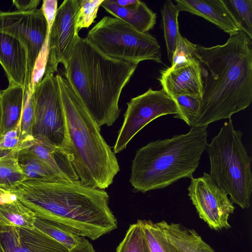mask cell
<instances>
[{
    "mask_svg": "<svg viewBox=\"0 0 252 252\" xmlns=\"http://www.w3.org/2000/svg\"><path fill=\"white\" fill-rule=\"evenodd\" d=\"M0 252H5V251L3 249L0 243Z\"/></svg>",
    "mask_w": 252,
    "mask_h": 252,
    "instance_id": "40",
    "label": "cell"
},
{
    "mask_svg": "<svg viewBox=\"0 0 252 252\" xmlns=\"http://www.w3.org/2000/svg\"><path fill=\"white\" fill-rule=\"evenodd\" d=\"M157 223L167 240L180 252H215L193 229L164 220Z\"/></svg>",
    "mask_w": 252,
    "mask_h": 252,
    "instance_id": "19",
    "label": "cell"
},
{
    "mask_svg": "<svg viewBox=\"0 0 252 252\" xmlns=\"http://www.w3.org/2000/svg\"><path fill=\"white\" fill-rule=\"evenodd\" d=\"M222 0L240 30L252 39V0Z\"/></svg>",
    "mask_w": 252,
    "mask_h": 252,
    "instance_id": "27",
    "label": "cell"
},
{
    "mask_svg": "<svg viewBox=\"0 0 252 252\" xmlns=\"http://www.w3.org/2000/svg\"><path fill=\"white\" fill-rule=\"evenodd\" d=\"M150 252H180L166 239L157 223L138 220Z\"/></svg>",
    "mask_w": 252,
    "mask_h": 252,
    "instance_id": "26",
    "label": "cell"
},
{
    "mask_svg": "<svg viewBox=\"0 0 252 252\" xmlns=\"http://www.w3.org/2000/svg\"><path fill=\"white\" fill-rule=\"evenodd\" d=\"M26 148L47 164L56 173L69 181L79 180L71 157L64 149L41 139L33 138L23 143Z\"/></svg>",
    "mask_w": 252,
    "mask_h": 252,
    "instance_id": "17",
    "label": "cell"
},
{
    "mask_svg": "<svg viewBox=\"0 0 252 252\" xmlns=\"http://www.w3.org/2000/svg\"><path fill=\"white\" fill-rule=\"evenodd\" d=\"M0 243L5 252H69L35 227L0 226Z\"/></svg>",
    "mask_w": 252,
    "mask_h": 252,
    "instance_id": "13",
    "label": "cell"
},
{
    "mask_svg": "<svg viewBox=\"0 0 252 252\" xmlns=\"http://www.w3.org/2000/svg\"><path fill=\"white\" fill-rule=\"evenodd\" d=\"M86 37L110 58L137 65L147 60L162 63L160 46L156 38L119 18L104 16Z\"/></svg>",
    "mask_w": 252,
    "mask_h": 252,
    "instance_id": "7",
    "label": "cell"
},
{
    "mask_svg": "<svg viewBox=\"0 0 252 252\" xmlns=\"http://www.w3.org/2000/svg\"><path fill=\"white\" fill-rule=\"evenodd\" d=\"M103 1L81 0L75 19V26L78 32L82 29L89 28L94 22Z\"/></svg>",
    "mask_w": 252,
    "mask_h": 252,
    "instance_id": "31",
    "label": "cell"
},
{
    "mask_svg": "<svg viewBox=\"0 0 252 252\" xmlns=\"http://www.w3.org/2000/svg\"><path fill=\"white\" fill-rule=\"evenodd\" d=\"M0 64L9 85L25 89L28 71L27 52L24 46L15 38L0 33Z\"/></svg>",
    "mask_w": 252,
    "mask_h": 252,
    "instance_id": "15",
    "label": "cell"
},
{
    "mask_svg": "<svg viewBox=\"0 0 252 252\" xmlns=\"http://www.w3.org/2000/svg\"><path fill=\"white\" fill-rule=\"evenodd\" d=\"M207 127L152 141L139 149L129 182L136 192L162 189L182 178H192L207 146Z\"/></svg>",
    "mask_w": 252,
    "mask_h": 252,
    "instance_id": "5",
    "label": "cell"
},
{
    "mask_svg": "<svg viewBox=\"0 0 252 252\" xmlns=\"http://www.w3.org/2000/svg\"><path fill=\"white\" fill-rule=\"evenodd\" d=\"M162 89L171 97L189 95L202 96L201 68L196 60L177 68H168L161 72L158 78Z\"/></svg>",
    "mask_w": 252,
    "mask_h": 252,
    "instance_id": "14",
    "label": "cell"
},
{
    "mask_svg": "<svg viewBox=\"0 0 252 252\" xmlns=\"http://www.w3.org/2000/svg\"><path fill=\"white\" fill-rule=\"evenodd\" d=\"M201 68L202 96L192 127H207L231 118L252 102V39L242 31L231 34L222 45L196 44Z\"/></svg>",
    "mask_w": 252,
    "mask_h": 252,
    "instance_id": "1",
    "label": "cell"
},
{
    "mask_svg": "<svg viewBox=\"0 0 252 252\" xmlns=\"http://www.w3.org/2000/svg\"><path fill=\"white\" fill-rule=\"evenodd\" d=\"M195 46L196 44L183 37L180 33L173 56L171 66L170 67L177 68L196 60L195 53Z\"/></svg>",
    "mask_w": 252,
    "mask_h": 252,
    "instance_id": "32",
    "label": "cell"
},
{
    "mask_svg": "<svg viewBox=\"0 0 252 252\" xmlns=\"http://www.w3.org/2000/svg\"><path fill=\"white\" fill-rule=\"evenodd\" d=\"M57 5V0H44L40 8L47 21L49 32L55 18Z\"/></svg>",
    "mask_w": 252,
    "mask_h": 252,
    "instance_id": "34",
    "label": "cell"
},
{
    "mask_svg": "<svg viewBox=\"0 0 252 252\" xmlns=\"http://www.w3.org/2000/svg\"><path fill=\"white\" fill-rule=\"evenodd\" d=\"M69 252H95V251L92 244L84 237L79 244L69 250Z\"/></svg>",
    "mask_w": 252,
    "mask_h": 252,
    "instance_id": "36",
    "label": "cell"
},
{
    "mask_svg": "<svg viewBox=\"0 0 252 252\" xmlns=\"http://www.w3.org/2000/svg\"><path fill=\"white\" fill-rule=\"evenodd\" d=\"M9 192L36 218L60 223L92 240L117 228L107 192L86 186L79 180L26 179Z\"/></svg>",
    "mask_w": 252,
    "mask_h": 252,
    "instance_id": "2",
    "label": "cell"
},
{
    "mask_svg": "<svg viewBox=\"0 0 252 252\" xmlns=\"http://www.w3.org/2000/svg\"><path fill=\"white\" fill-rule=\"evenodd\" d=\"M175 2L179 12L202 17L229 35L240 31L222 0H176Z\"/></svg>",
    "mask_w": 252,
    "mask_h": 252,
    "instance_id": "16",
    "label": "cell"
},
{
    "mask_svg": "<svg viewBox=\"0 0 252 252\" xmlns=\"http://www.w3.org/2000/svg\"><path fill=\"white\" fill-rule=\"evenodd\" d=\"M34 110L32 93L25 92L24 104L19 123L20 139L22 144L33 139Z\"/></svg>",
    "mask_w": 252,
    "mask_h": 252,
    "instance_id": "30",
    "label": "cell"
},
{
    "mask_svg": "<svg viewBox=\"0 0 252 252\" xmlns=\"http://www.w3.org/2000/svg\"><path fill=\"white\" fill-rule=\"evenodd\" d=\"M34 213L13 195L0 200V222L2 226H14L32 229Z\"/></svg>",
    "mask_w": 252,
    "mask_h": 252,
    "instance_id": "21",
    "label": "cell"
},
{
    "mask_svg": "<svg viewBox=\"0 0 252 252\" xmlns=\"http://www.w3.org/2000/svg\"><path fill=\"white\" fill-rule=\"evenodd\" d=\"M0 33L15 38L24 46L28 64L25 91L32 92L34 69L49 33L41 9L26 12L0 10Z\"/></svg>",
    "mask_w": 252,
    "mask_h": 252,
    "instance_id": "9",
    "label": "cell"
},
{
    "mask_svg": "<svg viewBox=\"0 0 252 252\" xmlns=\"http://www.w3.org/2000/svg\"><path fill=\"white\" fill-rule=\"evenodd\" d=\"M2 226V225H1V223H0V226Z\"/></svg>",
    "mask_w": 252,
    "mask_h": 252,
    "instance_id": "41",
    "label": "cell"
},
{
    "mask_svg": "<svg viewBox=\"0 0 252 252\" xmlns=\"http://www.w3.org/2000/svg\"><path fill=\"white\" fill-rule=\"evenodd\" d=\"M179 114L176 101L162 89L157 91L149 88L144 93L132 98L127 103L113 152L117 154L124 150L132 138L151 121L164 115Z\"/></svg>",
    "mask_w": 252,
    "mask_h": 252,
    "instance_id": "10",
    "label": "cell"
},
{
    "mask_svg": "<svg viewBox=\"0 0 252 252\" xmlns=\"http://www.w3.org/2000/svg\"><path fill=\"white\" fill-rule=\"evenodd\" d=\"M243 133L235 130L231 118L224 123L218 134L207 144L210 175L229 195L231 201L249 208L252 191V158L242 141Z\"/></svg>",
    "mask_w": 252,
    "mask_h": 252,
    "instance_id": "6",
    "label": "cell"
},
{
    "mask_svg": "<svg viewBox=\"0 0 252 252\" xmlns=\"http://www.w3.org/2000/svg\"><path fill=\"white\" fill-rule=\"evenodd\" d=\"M139 0H112L113 2L117 5L126 7L135 4Z\"/></svg>",
    "mask_w": 252,
    "mask_h": 252,
    "instance_id": "37",
    "label": "cell"
},
{
    "mask_svg": "<svg viewBox=\"0 0 252 252\" xmlns=\"http://www.w3.org/2000/svg\"><path fill=\"white\" fill-rule=\"evenodd\" d=\"M188 195L199 217L216 230L228 229L230 214L235 207L226 192L214 181L209 174L190 179Z\"/></svg>",
    "mask_w": 252,
    "mask_h": 252,
    "instance_id": "11",
    "label": "cell"
},
{
    "mask_svg": "<svg viewBox=\"0 0 252 252\" xmlns=\"http://www.w3.org/2000/svg\"><path fill=\"white\" fill-rule=\"evenodd\" d=\"M18 152L13 151L0 157V188L9 192L27 179L18 163Z\"/></svg>",
    "mask_w": 252,
    "mask_h": 252,
    "instance_id": "25",
    "label": "cell"
},
{
    "mask_svg": "<svg viewBox=\"0 0 252 252\" xmlns=\"http://www.w3.org/2000/svg\"><path fill=\"white\" fill-rule=\"evenodd\" d=\"M34 226L69 251L79 244L84 238L62 224L49 220L36 218Z\"/></svg>",
    "mask_w": 252,
    "mask_h": 252,
    "instance_id": "23",
    "label": "cell"
},
{
    "mask_svg": "<svg viewBox=\"0 0 252 252\" xmlns=\"http://www.w3.org/2000/svg\"><path fill=\"white\" fill-rule=\"evenodd\" d=\"M40 0H13V4L15 6L17 10L26 12L36 9L40 3Z\"/></svg>",
    "mask_w": 252,
    "mask_h": 252,
    "instance_id": "35",
    "label": "cell"
},
{
    "mask_svg": "<svg viewBox=\"0 0 252 252\" xmlns=\"http://www.w3.org/2000/svg\"><path fill=\"white\" fill-rule=\"evenodd\" d=\"M116 252H150L139 223L130 224Z\"/></svg>",
    "mask_w": 252,
    "mask_h": 252,
    "instance_id": "28",
    "label": "cell"
},
{
    "mask_svg": "<svg viewBox=\"0 0 252 252\" xmlns=\"http://www.w3.org/2000/svg\"><path fill=\"white\" fill-rule=\"evenodd\" d=\"M137 65L110 58L80 37L64 67L65 78L97 125L111 126L120 114L121 93Z\"/></svg>",
    "mask_w": 252,
    "mask_h": 252,
    "instance_id": "3",
    "label": "cell"
},
{
    "mask_svg": "<svg viewBox=\"0 0 252 252\" xmlns=\"http://www.w3.org/2000/svg\"><path fill=\"white\" fill-rule=\"evenodd\" d=\"M161 11L167 57L171 63L178 36L180 33L178 21L179 12L171 0L165 1Z\"/></svg>",
    "mask_w": 252,
    "mask_h": 252,
    "instance_id": "24",
    "label": "cell"
},
{
    "mask_svg": "<svg viewBox=\"0 0 252 252\" xmlns=\"http://www.w3.org/2000/svg\"><path fill=\"white\" fill-rule=\"evenodd\" d=\"M32 93L33 138L44 140L67 151L66 122L56 76L44 75L42 80L34 85Z\"/></svg>",
    "mask_w": 252,
    "mask_h": 252,
    "instance_id": "8",
    "label": "cell"
},
{
    "mask_svg": "<svg viewBox=\"0 0 252 252\" xmlns=\"http://www.w3.org/2000/svg\"><path fill=\"white\" fill-rule=\"evenodd\" d=\"M0 92L3 134L15 128L20 123L24 104L25 89L20 86L8 85Z\"/></svg>",
    "mask_w": 252,
    "mask_h": 252,
    "instance_id": "20",
    "label": "cell"
},
{
    "mask_svg": "<svg viewBox=\"0 0 252 252\" xmlns=\"http://www.w3.org/2000/svg\"><path fill=\"white\" fill-rule=\"evenodd\" d=\"M2 106H1V92L0 91V136L1 134V130H2Z\"/></svg>",
    "mask_w": 252,
    "mask_h": 252,
    "instance_id": "39",
    "label": "cell"
},
{
    "mask_svg": "<svg viewBox=\"0 0 252 252\" xmlns=\"http://www.w3.org/2000/svg\"><path fill=\"white\" fill-rule=\"evenodd\" d=\"M19 164L27 179H44L50 180L69 181L56 173L47 164L26 148L17 155Z\"/></svg>",
    "mask_w": 252,
    "mask_h": 252,
    "instance_id": "22",
    "label": "cell"
},
{
    "mask_svg": "<svg viewBox=\"0 0 252 252\" xmlns=\"http://www.w3.org/2000/svg\"><path fill=\"white\" fill-rule=\"evenodd\" d=\"M12 195L9 191L0 188V200H3Z\"/></svg>",
    "mask_w": 252,
    "mask_h": 252,
    "instance_id": "38",
    "label": "cell"
},
{
    "mask_svg": "<svg viewBox=\"0 0 252 252\" xmlns=\"http://www.w3.org/2000/svg\"><path fill=\"white\" fill-rule=\"evenodd\" d=\"M56 76L66 122L67 151L73 168L82 184L107 189L120 171L115 154L65 78L60 74Z\"/></svg>",
    "mask_w": 252,
    "mask_h": 252,
    "instance_id": "4",
    "label": "cell"
},
{
    "mask_svg": "<svg viewBox=\"0 0 252 252\" xmlns=\"http://www.w3.org/2000/svg\"><path fill=\"white\" fill-rule=\"evenodd\" d=\"M19 125L0 136V157L7 155L11 151H19L22 149V142L20 139Z\"/></svg>",
    "mask_w": 252,
    "mask_h": 252,
    "instance_id": "33",
    "label": "cell"
},
{
    "mask_svg": "<svg viewBox=\"0 0 252 252\" xmlns=\"http://www.w3.org/2000/svg\"><path fill=\"white\" fill-rule=\"evenodd\" d=\"M180 110V114L174 118L183 120L192 127L197 117L200 106V99L189 95H178L172 97Z\"/></svg>",
    "mask_w": 252,
    "mask_h": 252,
    "instance_id": "29",
    "label": "cell"
},
{
    "mask_svg": "<svg viewBox=\"0 0 252 252\" xmlns=\"http://www.w3.org/2000/svg\"><path fill=\"white\" fill-rule=\"evenodd\" d=\"M101 6L114 17L125 21L141 32H148L156 23V13L139 0L126 7L117 5L112 0H103Z\"/></svg>",
    "mask_w": 252,
    "mask_h": 252,
    "instance_id": "18",
    "label": "cell"
},
{
    "mask_svg": "<svg viewBox=\"0 0 252 252\" xmlns=\"http://www.w3.org/2000/svg\"><path fill=\"white\" fill-rule=\"evenodd\" d=\"M81 0H65L58 8L47 40L48 58L44 74H54L59 63L66 67L80 37L75 26Z\"/></svg>",
    "mask_w": 252,
    "mask_h": 252,
    "instance_id": "12",
    "label": "cell"
}]
</instances>
